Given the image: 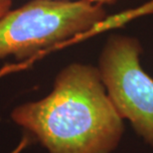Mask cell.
Segmentation results:
<instances>
[{"instance_id":"obj_4","label":"cell","mask_w":153,"mask_h":153,"mask_svg":"<svg viewBox=\"0 0 153 153\" xmlns=\"http://www.w3.org/2000/svg\"><path fill=\"white\" fill-rule=\"evenodd\" d=\"M18 67H19L18 65H16V66H6V67H4V68H3L2 70H0V76H2L3 75L7 74V73H10L12 71H15V70H18ZM26 144H28V140H27V138L23 139V141L20 143L19 146H18V148L15 151L12 152V153H19L24 147H25Z\"/></svg>"},{"instance_id":"obj_5","label":"cell","mask_w":153,"mask_h":153,"mask_svg":"<svg viewBox=\"0 0 153 153\" xmlns=\"http://www.w3.org/2000/svg\"><path fill=\"white\" fill-rule=\"evenodd\" d=\"M12 0H0V17L11 9Z\"/></svg>"},{"instance_id":"obj_3","label":"cell","mask_w":153,"mask_h":153,"mask_svg":"<svg viewBox=\"0 0 153 153\" xmlns=\"http://www.w3.org/2000/svg\"><path fill=\"white\" fill-rule=\"evenodd\" d=\"M136 38L114 35L105 43L99 70L116 111L153 148V79L142 69Z\"/></svg>"},{"instance_id":"obj_2","label":"cell","mask_w":153,"mask_h":153,"mask_svg":"<svg viewBox=\"0 0 153 153\" xmlns=\"http://www.w3.org/2000/svg\"><path fill=\"white\" fill-rule=\"evenodd\" d=\"M105 17L102 5L88 0H31L0 17V61H26L91 31Z\"/></svg>"},{"instance_id":"obj_1","label":"cell","mask_w":153,"mask_h":153,"mask_svg":"<svg viewBox=\"0 0 153 153\" xmlns=\"http://www.w3.org/2000/svg\"><path fill=\"white\" fill-rule=\"evenodd\" d=\"M11 118L49 153H112L124 133L99 68L82 63L61 70L48 96L16 106Z\"/></svg>"},{"instance_id":"obj_6","label":"cell","mask_w":153,"mask_h":153,"mask_svg":"<svg viewBox=\"0 0 153 153\" xmlns=\"http://www.w3.org/2000/svg\"><path fill=\"white\" fill-rule=\"evenodd\" d=\"M88 1L94 3V4L105 5V4H112V3H115L117 0H88Z\"/></svg>"}]
</instances>
